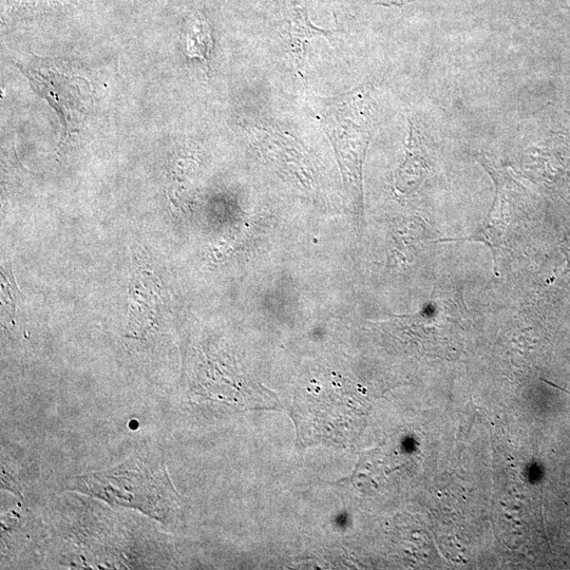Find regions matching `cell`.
<instances>
[{
  "mask_svg": "<svg viewBox=\"0 0 570 570\" xmlns=\"http://www.w3.org/2000/svg\"><path fill=\"white\" fill-rule=\"evenodd\" d=\"M543 382L546 383L547 385L551 386V387H554V388H556V389H558V390H561V391H563L564 393H567V394L570 395V391H568V390H566V389H563V388H561V387L555 385L554 383L548 382V380L543 379Z\"/></svg>",
  "mask_w": 570,
  "mask_h": 570,
  "instance_id": "obj_4",
  "label": "cell"
},
{
  "mask_svg": "<svg viewBox=\"0 0 570 570\" xmlns=\"http://www.w3.org/2000/svg\"><path fill=\"white\" fill-rule=\"evenodd\" d=\"M184 52L189 59L208 62L214 47L212 29L201 16L190 18L185 27Z\"/></svg>",
  "mask_w": 570,
  "mask_h": 570,
  "instance_id": "obj_2",
  "label": "cell"
},
{
  "mask_svg": "<svg viewBox=\"0 0 570 570\" xmlns=\"http://www.w3.org/2000/svg\"><path fill=\"white\" fill-rule=\"evenodd\" d=\"M70 489L137 509L162 523L173 522L181 512L179 494L157 453L135 455L119 466L80 475L71 481Z\"/></svg>",
  "mask_w": 570,
  "mask_h": 570,
  "instance_id": "obj_1",
  "label": "cell"
},
{
  "mask_svg": "<svg viewBox=\"0 0 570 570\" xmlns=\"http://www.w3.org/2000/svg\"><path fill=\"white\" fill-rule=\"evenodd\" d=\"M332 32L314 27L310 22L306 12L297 5L289 18V48L294 60L301 63L306 45L317 35H330Z\"/></svg>",
  "mask_w": 570,
  "mask_h": 570,
  "instance_id": "obj_3",
  "label": "cell"
}]
</instances>
